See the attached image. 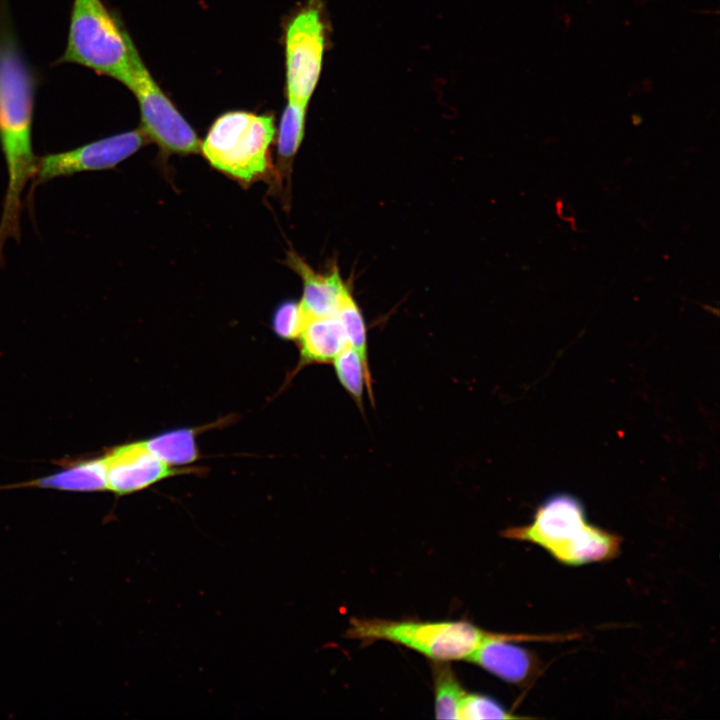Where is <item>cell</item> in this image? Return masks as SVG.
Returning a JSON list of instances; mask_svg holds the SVG:
<instances>
[{
	"instance_id": "obj_1",
	"label": "cell",
	"mask_w": 720,
	"mask_h": 720,
	"mask_svg": "<svg viewBox=\"0 0 720 720\" xmlns=\"http://www.w3.org/2000/svg\"><path fill=\"white\" fill-rule=\"evenodd\" d=\"M36 88V73L13 31L6 1L0 0V146L8 172L0 232L7 235L20 231L21 195L36 171L32 145Z\"/></svg>"
},
{
	"instance_id": "obj_2",
	"label": "cell",
	"mask_w": 720,
	"mask_h": 720,
	"mask_svg": "<svg viewBox=\"0 0 720 720\" xmlns=\"http://www.w3.org/2000/svg\"><path fill=\"white\" fill-rule=\"evenodd\" d=\"M503 536L536 544L571 566L611 560L622 542L616 534L590 524L582 503L564 493L546 499L530 524L508 528Z\"/></svg>"
},
{
	"instance_id": "obj_3",
	"label": "cell",
	"mask_w": 720,
	"mask_h": 720,
	"mask_svg": "<svg viewBox=\"0 0 720 720\" xmlns=\"http://www.w3.org/2000/svg\"><path fill=\"white\" fill-rule=\"evenodd\" d=\"M136 50L120 20L102 0H73L67 43L57 64H75L126 87Z\"/></svg>"
},
{
	"instance_id": "obj_4",
	"label": "cell",
	"mask_w": 720,
	"mask_h": 720,
	"mask_svg": "<svg viewBox=\"0 0 720 720\" xmlns=\"http://www.w3.org/2000/svg\"><path fill=\"white\" fill-rule=\"evenodd\" d=\"M275 133L271 114L229 111L210 126L200 152L213 168L248 186L270 176Z\"/></svg>"
},
{
	"instance_id": "obj_5",
	"label": "cell",
	"mask_w": 720,
	"mask_h": 720,
	"mask_svg": "<svg viewBox=\"0 0 720 720\" xmlns=\"http://www.w3.org/2000/svg\"><path fill=\"white\" fill-rule=\"evenodd\" d=\"M465 620L412 621L352 618L346 637L383 640L413 649L433 661L466 660L490 635Z\"/></svg>"
},
{
	"instance_id": "obj_6",
	"label": "cell",
	"mask_w": 720,
	"mask_h": 720,
	"mask_svg": "<svg viewBox=\"0 0 720 720\" xmlns=\"http://www.w3.org/2000/svg\"><path fill=\"white\" fill-rule=\"evenodd\" d=\"M127 87L139 105L140 128L163 154L187 155L200 152L201 140L153 79L137 49L133 53L132 75Z\"/></svg>"
},
{
	"instance_id": "obj_7",
	"label": "cell",
	"mask_w": 720,
	"mask_h": 720,
	"mask_svg": "<svg viewBox=\"0 0 720 720\" xmlns=\"http://www.w3.org/2000/svg\"><path fill=\"white\" fill-rule=\"evenodd\" d=\"M324 48V22L319 8L310 5L299 11L286 29L288 102L307 107L321 74Z\"/></svg>"
},
{
	"instance_id": "obj_8",
	"label": "cell",
	"mask_w": 720,
	"mask_h": 720,
	"mask_svg": "<svg viewBox=\"0 0 720 720\" xmlns=\"http://www.w3.org/2000/svg\"><path fill=\"white\" fill-rule=\"evenodd\" d=\"M149 142L141 128L86 143L77 148L37 157L33 188L54 178L112 169Z\"/></svg>"
},
{
	"instance_id": "obj_9",
	"label": "cell",
	"mask_w": 720,
	"mask_h": 720,
	"mask_svg": "<svg viewBox=\"0 0 720 720\" xmlns=\"http://www.w3.org/2000/svg\"><path fill=\"white\" fill-rule=\"evenodd\" d=\"M575 635H490L468 656L467 661L494 674L504 681L522 684L536 672V658L514 641H561Z\"/></svg>"
},
{
	"instance_id": "obj_10",
	"label": "cell",
	"mask_w": 720,
	"mask_h": 720,
	"mask_svg": "<svg viewBox=\"0 0 720 720\" xmlns=\"http://www.w3.org/2000/svg\"><path fill=\"white\" fill-rule=\"evenodd\" d=\"M104 459L107 490L119 496L138 492L178 474V470L155 456L143 441L115 447Z\"/></svg>"
},
{
	"instance_id": "obj_11",
	"label": "cell",
	"mask_w": 720,
	"mask_h": 720,
	"mask_svg": "<svg viewBox=\"0 0 720 720\" xmlns=\"http://www.w3.org/2000/svg\"><path fill=\"white\" fill-rule=\"evenodd\" d=\"M285 262L302 280L303 294L299 303L307 319L335 316L349 288L338 266L333 264L329 271L318 272L294 251L287 253Z\"/></svg>"
},
{
	"instance_id": "obj_12",
	"label": "cell",
	"mask_w": 720,
	"mask_h": 720,
	"mask_svg": "<svg viewBox=\"0 0 720 720\" xmlns=\"http://www.w3.org/2000/svg\"><path fill=\"white\" fill-rule=\"evenodd\" d=\"M297 339L301 365L332 362L349 346L336 315L309 318Z\"/></svg>"
},
{
	"instance_id": "obj_13",
	"label": "cell",
	"mask_w": 720,
	"mask_h": 720,
	"mask_svg": "<svg viewBox=\"0 0 720 720\" xmlns=\"http://www.w3.org/2000/svg\"><path fill=\"white\" fill-rule=\"evenodd\" d=\"M9 487H38L73 492L107 490L105 459L102 456L78 461L51 475Z\"/></svg>"
},
{
	"instance_id": "obj_14",
	"label": "cell",
	"mask_w": 720,
	"mask_h": 720,
	"mask_svg": "<svg viewBox=\"0 0 720 720\" xmlns=\"http://www.w3.org/2000/svg\"><path fill=\"white\" fill-rule=\"evenodd\" d=\"M306 106L288 102L283 110L277 141L275 179L277 185L290 184L295 156L305 135Z\"/></svg>"
},
{
	"instance_id": "obj_15",
	"label": "cell",
	"mask_w": 720,
	"mask_h": 720,
	"mask_svg": "<svg viewBox=\"0 0 720 720\" xmlns=\"http://www.w3.org/2000/svg\"><path fill=\"white\" fill-rule=\"evenodd\" d=\"M434 662L435 717L437 719H459L460 706L466 691L447 662Z\"/></svg>"
},
{
	"instance_id": "obj_16",
	"label": "cell",
	"mask_w": 720,
	"mask_h": 720,
	"mask_svg": "<svg viewBox=\"0 0 720 720\" xmlns=\"http://www.w3.org/2000/svg\"><path fill=\"white\" fill-rule=\"evenodd\" d=\"M159 459L170 466L189 464L197 458L195 435L191 429H177L143 441Z\"/></svg>"
},
{
	"instance_id": "obj_17",
	"label": "cell",
	"mask_w": 720,
	"mask_h": 720,
	"mask_svg": "<svg viewBox=\"0 0 720 720\" xmlns=\"http://www.w3.org/2000/svg\"><path fill=\"white\" fill-rule=\"evenodd\" d=\"M332 362L340 384L361 409L363 408L365 384L368 387L371 402H373L371 374L366 370L360 356L353 348L348 346Z\"/></svg>"
},
{
	"instance_id": "obj_18",
	"label": "cell",
	"mask_w": 720,
	"mask_h": 720,
	"mask_svg": "<svg viewBox=\"0 0 720 720\" xmlns=\"http://www.w3.org/2000/svg\"><path fill=\"white\" fill-rule=\"evenodd\" d=\"M336 316L344 329L348 345L358 353L366 370L370 373L365 320L350 288L345 291Z\"/></svg>"
},
{
	"instance_id": "obj_19",
	"label": "cell",
	"mask_w": 720,
	"mask_h": 720,
	"mask_svg": "<svg viewBox=\"0 0 720 720\" xmlns=\"http://www.w3.org/2000/svg\"><path fill=\"white\" fill-rule=\"evenodd\" d=\"M526 718L511 714L500 703L491 697L468 693L460 706L459 719H519Z\"/></svg>"
},
{
	"instance_id": "obj_20",
	"label": "cell",
	"mask_w": 720,
	"mask_h": 720,
	"mask_svg": "<svg viewBox=\"0 0 720 720\" xmlns=\"http://www.w3.org/2000/svg\"><path fill=\"white\" fill-rule=\"evenodd\" d=\"M307 320L299 302L286 301L276 309L272 326L279 337L297 339Z\"/></svg>"
}]
</instances>
